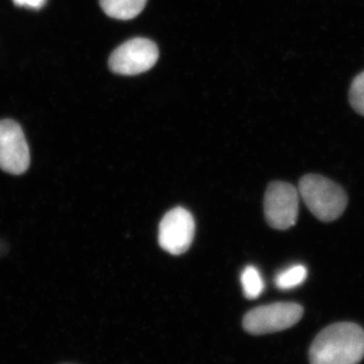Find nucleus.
<instances>
[{
  "mask_svg": "<svg viewBox=\"0 0 364 364\" xmlns=\"http://www.w3.org/2000/svg\"><path fill=\"white\" fill-rule=\"evenodd\" d=\"M311 364H358L364 358V330L350 322L322 330L310 348Z\"/></svg>",
  "mask_w": 364,
  "mask_h": 364,
  "instance_id": "obj_1",
  "label": "nucleus"
},
{
  "mask_svg": "<svg viewBox=\"0 0 364 364\" xmlns=\"http://www.w3.org/2000/svg\"><path fill=\"white\" fill-rule=\"evenodd\" d=\"M299 195L311 213L325 223L335 221L341 217L348 203L346 193L339 184L318 174L301 177Z\"/></svg>",
  "mask_w": 364,
  "mask_h": 364,
  "instance_id": "obj_2",
  "label": "nucleus"
},
{
  "mask_svg": "<svg viewBox=\"0 0 364 364\" xmlns=\"http://www.w3.org/2000/svg\"><path fill=\"white\" fill-rule=\"evenodd\" d=\"M303 315L304 308L299 304H270L258 306L246 314L243 327L250 334H269L293 327Z\"/></svg>",
  "mask_w": 364,
  "mask_h": 364,
  "instance_id": "obj_3",
  "label": "nucleus"
},
{
  "mask_svg": "<svg viewBox=\"0 0 364 364\" xmlns=\"http://www.w3.org/2000/svg\"><path fill=\"white\" fill-rule=\"evenodd\" d=\"M159 58L157 45L145 38H135L119 46L109 59V69L119 75L133 76L150 70Z\"/></svg>",
  "mask_w": 364,
  "mask_h": 364,
  "instance_id": "obj_4",
  "label": "nucleus"
},
{
  "mask_svg": "<svg viewBox=\"0 0 364 364\" xmlns=\"http://www.w3.org/2000/svg\"><path fill=\"white\" fill-rule=\"evenodd\" d=\"M264 215L273 229L294 227L299 217L298 189L287 182H272L265 193Z\"/></svg>",
  "mask_w": 364,
  "mask_h": 364,
  "instance_id": "obj_5",
  "label": "nucleus"
},
{
  "mask_svg": "<svg viewBox=\"0 0 364 364\" xmlns=\"http://www.w3.org/2000/svg\"><path fill=\"white\" fill-rule=\"evenodd\" d=\"M31 164V153L21 124L14 119L0 121V169L21 176Z\"/></svg>",
  "mask_w": 364,
  "mask_h": 364,
  "instance_id": "obj_6",
  "label": "nucleus"
},
{
  "mask_svg": "<svg viewBox=\"0 0 364 364\" xmlns=\"http://www.w3.org/2000/svg\"><path fill=\"white\" fill-rule=\"evenodd\" d=\"M195 232L193 215L186 208L177 207L169 210L160 222L158 241L166 252L181 255L191 247Z\"/></svg>",
  "mask_w": 364,
  "mask_h": 364,
  "instance_id": "obj_7",
  "label": "nucleus"
},
{
  "mask_svg": "<svg viewBox=\"0 0 364 364\" xmlns=\"http://www.w3.org/2000/svg\"><path fill=\"white\" fill-rule=\"evenodd\" d=\"M147 0H100V7L109 18L129 21L142 13Z\"/></svg>",
  "mask_w": 364,
  "mask_h": 364,
  "instance_id": "obj_8",
  "label": "nucleus"
},
{
  "mask_svg": "<svg viewBox=\"0 0 364 364\" xmlns=\"http://www.w3.org/2000/svg\"><path fill=\"white\" fill-rule=\"evenodd\" d=\"M244 294L249 299H257L264 289V282L257 268L249 265L241 275Z\"/></svg>",
  "mask_w": 364,
  "mask_h": 364,
  "instance_id": "obj_9",
  "label": "nucleus"
},
{
  "mask_svg": "<svg viewBox=\"0 0 364 364\" xmlns=\"http://www.w3.org/2000/svg\"><path fill=\"white\" fill-rule=\"evenodd\" d=\"M308 270L303 265H294L284 270L275 279V286L282 291H289L301 286L306 279Z\"/></svg>",
  "mask_w": 364,
  "mask_h": 364,
  "instance_id": "obj_10",
  "label": "nucleus"
},
{
  "mask_svg": "<svg viewBox=\"0 0 364 364\" xmlns=\"http://www.w3.org/2000/svg\"><path fill=\"white\" fill-rule=\"evenodd\" d=\"M349 102L352 109L364 117V71L359 73L351 82Z\"/></svg>",
  "mask_w": 364,
  "mask_h": 364,
  "instance_id": "obj_11",
  "label": "nucleus"
},
{
  "mask_svg": "<svg viewBox=\"0 0 364 364\" xmlns=\"http://www.w3.org/2000/svg\"><path fill=\"white\" fill-rule=\"evenodd\" d=\"M16 6L28 7V9H40L45 6L47 0H13Z\"/></svg>",
  "mask_w": 364,
  "mask_h": 364,
  "instance_id": "obj_12",
  "label": "nucleus"
},
{
  "mask_svg": "<svg viewBox=\"0 0 364 364\" xmlns=\"http://www.w3.org/2000/svg\"><path fill=\"white\" fill-rule=\"evenodd\" d=\"M7 251H9V246H7V244L4 243V242L0 240V257L6 255Z\"/></svg>",
  "mask_w": 364,
  "mask_h": 364,
  "instance_id": "obj_13",
  "label": "nucleus"
}]
</instances>
